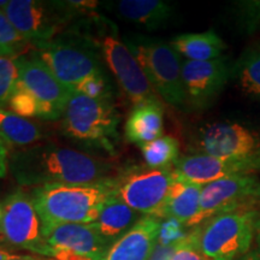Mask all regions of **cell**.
<instances>
[{"label":"cell","instance_id":"cell-26","mask_svg":"<svg viewBox=\"0 0 260 260\" xmlns=\"http://www.w3.org/2000/svg\"><path fill=\"white\" fill-rule=\"evenodd\" d=\"M8 105L10 111L16 115L24 117V118H41L46 121H56L58 117L47 109L46 106L42 105L35 96H32L28 90L23 87L16 83V87L10 96Z\"/></svg>","mask_w":260,"mask_h":260},{"label":"cell","instance_id":"cell-32","mask_svg":"<svg viewBox=\"0 0 260 260\" xmlns=\"http://www.w3.org/2000/svg\"><path fill=\"white\" fill-rule=\"evenodd\" d=\"M170 260H210L201 252L193 229L175 246Z\"/></svg>","mask_w":260,"mask_h":260},{"label":"cell","instance_id":"cell-36","mask_svg":"<svg viewBox=\"0 0 260 260\" xmlns=\"http://www.w3.org/2000/svg\"><path fill=\"white\" fill-rule=\"evenodd\" d=\"M239 260H259V259H258V254H256V251H253V252L247 253L246 255H243L242 258H240Z\"/></svg>","mask_w":260,"mask_h":260},{"label":"cell","instance_id":"cell-18","mask_svg":"<svg viewBox=\"0 0 260 260\" xmlns=\"http://www.w3.org/2000/svg\"><path fill=\"white\" fill-rule=\"evenodd\" d=\"M164 134V109L161 102H151L133 107L124 125L125 139L144 145Z\"/></svg>","mask_w":260,"mask_h":260},{"label":"cell","instance_id":"cell-14","mask_svg":"<svg viewBox=\"0 0 260 260\" xmlns=\"http://www.w3.org/2000/svg\"><path fill=\"white\" fill-rule=\"evenodd\" d=\"M44 237L54 260H100L111 247L90 224H59Z\"/></svg>","mask_w":260,"mask_h":260},{"label":"cell","instance_id":"cell-8","mask_svg":"<svg viewBox=\"0 0 260 260\" xmlns=\"http://www.w3.org/2000/svg\"><path fill=\"white\" fill-rule=\"evenodd\" d=\"M0 230L10 245L51 256L34 201L25 191L16 190L6 198Z\"/></svg>","mask_w":260,"mask_h":260},{"label":"cell","instance_id":"cell-38","mask_svg":"<svg viewBox=\"0 0 260 260\" xmlns=\"http://www.w3.org/2000/svg\"><path fill=\"white\" fill-rule=\"evenodd\" d=\"M256 246H258V249H256V254H258V259L260 260V230L256 234Z\"/></svg>","mask_w":260,"mask_h":260},{"label":"cell","instance_id":"cell-15","mask_svg":"<svg viewBox=\"0 0 260 260\" xmlns=\"http://www.w3.org/2000/svg\"><path fill=\"white\" fill-rule=\"evenodd\" d=\"M232 67L225 58L209 61L186 60L182 63V79L187 105L204 110L212 105L225 88Z\"/></svg>","mask_w":260,"mask_h":260},{"label":"cell","instance_id":"cell-6","mask_svg":"<svg viewBox=\"0 0 260 260\" xmlns=\"http://www.w3.org/2000/svg\"><path fill=\"white\" fill-rule=\"evenodd\" d=\"M174 181L172 167L129 169L115 178V195L139 213L162 219Z\"/></svg>","mask_w":260,"mask_h":260},{"label":"cell","instance_id":"cell-21","mask_svg":"<svg viewBox=\"0 0 260 260\" xmlns=\"http://www.w3.org/2000/svg\"><path fill=\"white\" fill-rule=\"evenodd\" d=\"M116 10L122 17L148 30L164 27L174 14L172 6L160 0H122Z\"/></svg>","mask_w":260,"mask_h":260},{"label":"cell","instance_id":"cell-24","mask_svg":"<svg viewBox=\"0 0 260 260\" xmlns=\"http://www.w3.org/2000/svg\"><path fill=\"white\" fill-rule=\"evenodd\" d=\"M232 74L243 93L260 100V42L243 52L232 68Z\"/></svg>","mask_w":260,"mask_h":260},{"label":"cell","instance_id":"cell-23","mask_svg":"<svg viewBox=\"0 0 260 260\" xmlns=\"http://www.w3.org/2000/svg\"><path fill=\"white\" fill-rule=\"evenodd\" d=\"M0 136L10 147L27 148L44 139L38 123L0 107Z\"/></svg>","mask_w":260,"mask_h":260},{"label":"cell","instance_id":"cell-25","mask_svg":"<svg viewBox=\"0 0 260 260\" xmlns=\"http://www.w3.org/2000/svg\"><path fill=\"white\" fill-rule=\"evenodd\" d=\"M140 148L146 164L151 169L171 168L180 154V142L171 135H162L154 141L140 145Z\"/></svg>","mask_w":260,"mask_h":260},{"label":"cell","instance_id":"cell-39","mask_svg":"<svg viewBox=\"0 0 260 260\" xmlns=\"http://www.w3.org/2000/svg\"><path fill=\"white\" fill-rule=\"evenodd\" d=\"M256 203L260 204V182H259V187H258V191H256Z\"/></svg>","mask_w":260,"mask_h":260},{"label":"cell","instance_id":"cell-30","mask_svg":"<svg viewBox=\"0 0 260 260\" xmlns=\"http://www.w3.org/2000/svg\"><path fill=\"white\" fill-rule=\"evenodd\" d=\"M187 226L175 218L160 219L157 245L162 247H175L188 235Z\"/></svg>","mask_w":260,"mask_h":260},{"label":"cell","instance_id":"cell-16","mask_svg":"<svg viewBox=\"0 0 260 260\" xmlns=\"http://www.w3.org/2000/svg\"><path fill=\"white\" fill-rule=\"evenodd\" d=\"M16 63L19 86L60 118L74 89L60 82L50 68L34 53L30 57L19 56Z\"/></svg>","mask_w":260,"mask_h":260},{"label":"cell","instance_id":"cell-1","mask_svg":"<svg viewBox=\"0 0 260 260\" xmlns=\"http://www.w3.org/2000/svg\"><path fill=\"white\" fill-rule=\"evenodd\" d=\"M10 167L16 181L25 187L53 183L89 184L115 177L111 162L56 144L19 149L10 159Z\"/></svg>","mask_w":260,"mask_h":260},{"label":"cell","instance_id":"cell-12","mask_svg":"<svg viewBox=\"0 0 260 260\" xmlns=\"http://www.w3.org/2000/svg\"><path fill=\"white\" fill-rule=\"evenodd\" d=\"M98 44L102 47L107 67L133 105L160 102L136 58L116 34L104 35L98 40Z\"/></svg>","mask_w":260,"mask_h":260},{"label":"cell","instance_id":"cell-40","mask_svg":"<svg viewBox=\"0 0 260 260\" xmlns=\"http://www.w3.org/2000/svg\"><path fill=\"white\" fill-rule=\"evenodd\" d=\"M2 219H3V207L0 206V224H2Z\"/></svg>","mask_w":260,"mask_h":260},{"label":"cell","instance_id":"cell-2","mask_svg":"<svg viewBox=\"0 0 260 260\" xmlns=\"http://www.w3.org/2000/svg\"><path fill=\"white\" fill-rule=\"evenodd\" d=\"M115 178L89 184H44L34 187L31 199L42 234L59 224H92L107 199L115 195Z\"/></svg>","mask_w":260,"mask_h":260},{"label":"cell","instance_id":"cell-35","mask_svg":"<svg viewBox=\"0 0 260 260\" xmlns=\"http://www.w3.org/2000/svg\"><path fill=\"white\" fill-rule=\"evenodd\" d=\"M8 260H42V259L34 258V256H29V255H12L11 258Z\"/></svg>","mask_w":260,"mask_h":260},{"label":"cell","instance_id":"cell-20","mask_svg":"<svg viewBox=\"0 0 260 260\" xmlns=\"http://www.w3.org/2000/svg\"><path fill=\"white\" fill-rule=\"evenodd\" d=\"M170 45L178 54L194 61L218 59L226 48L225 42L214 30L181 34L172 39Z\"/></svg>","mask_w":260,"mask_h":260},{"label":"cell","instance_id":"cell-17","mask_svg":"<svg viewBox=\"0 0 260 260\" xmlns=\"http://www.w3.org/2000/svg\"><path fill=\"white\" fill-rule=\"evenodd\" d=\"M159 226L160 219L144 216L100 260H149L157 246Z\"/></svg>","mask_w":260,"mask_h":260},{"label":"cell","instance_id":"cell-27","mask_svg":"<svg viewBox=\"0 0 260 260\" xmlns=\"http://www.w3.org/2000/svg\"><path fill=\"white\" fill-rule=\"evenodd\" d=\"M236 27L242 34L253 35L260 29V0H240L233 9Z\"/></svg>","mask_w":260,"mask_h":260},{"label":"cell","instance_id":"cell-34","mask_svg":"<svg viewBox=\"0 0 260 260\" xmlns=\"http://www.w3.org/2000/svg\"><path fill=\"white\" fill-rule=\"evenodd\" d=\"M175 247H162L157 245L149 260H170Z\"/></svg>","mask_w":260,"mask_h":260},{"label":"cell","instance_id":"cell-9","mask_svg":"<svg viewBox=\"0 0 260 260\" xmlns=\"http://www.w3.org/2000/svg\"><path fill=\"white\" fill-rule=\"evenodd\" d=\"M35 46V56L50 68L60 82L73 89L87 77L103 73L99 59L86 44L51 40Z\"/></svg>","mask_w":260,"mask_h":260},{"label":"cell","instance_id":"cell-33","mask_svg":"<svg viewBox=\"0 0 260 260\" xmlns=\"http://www.w3.org/2000/svg\"><path fill=\"white\" fill-rule=\"evenodd\" d=\"M10 146L0 136V178H4L8 174L10 165Z\"/></svg>","mask_w":260,"mask_h":260},{"label":"cell","instance_id":"cell-13","mask_svg":"<svg viewBox=\"0 0 260 260\" xmlns=\"http://www.w3.org/2000/svg\"><path fill=\"white\" fill-rule=\"evenodd\" d=\"M260 171V154L247 158H216L206 154L178 157L172 165L175 180L205 186L211 182L236 175Z\"/></svg>","mask_w":260,"mask_h":260},{"label":"cell","instance_id":"cell-19","mask_svg":"<svg viewBox=\"0 0 260 260\" xmlns=\"http://www.w3.org/2000/svg\"><path fill=\"white\" fill-rule=\"evenodd\" d=\"M141 218V213L129 207L116 195H112L105 201L96 220L90 225L107 243L112 245L128 233Z\"/></svg>","mask_w":260,"mask_h":260},{"label":"cell","instance_id":"cell-31","mask_svg":"<svg viewBox=\"0 0 260 260\" xmlns=\"http://www.w3.org/2000/svg\"><path fill=\"white\" fill-rule=\"evenodd\" d=\"M75 92H79L92 99L110 100V84L103 73L87 77L74 88Z\"/></svg>","mask_w":260,"mask_h":260},{"label":"cell","instance_id":"cell-5","mask_svg":"<svg viewBox=\"0 0 260 260\" xmlns=\"http://www.w3.org/2000/svg\"><path fill=\"white\" fill-rule=\"evenodd\" d=\"M61 128L65 135L106 151H113L118 116L110 100L92 99L73 92L63 112Z\"/></svg>","mask_w":260,"mask_h":260},{"label":"cell","instance_id":"cell-22","mask_svg":"<svg viewBox=\"0 0 260 260\" xmlns=\"http://www.w3.org/2000/svg\"><path fill=\"white\" fill-rule=\"evenodd\" d=\"M201 189L199 184L175 180L169 190L164 218H175L189 226L199 213Z\"/></svg>","mask_w":260,"mask_h":260},{"label":"cell","instance_id":"cell-37","mask_svg":"<svg viewBox=\"0 0 260 260\" xmlns=\"http://www.w3.org/2000/svg\"><path fill=\"white\" fill-rule=\"evenodd\" d=\"M11 256H12L11 253H9L8 251H6V249L0 247V260H8V259L11 258Z\"/></svg>","mask_w":260,"mask_h":260},{"label":"cell","instance_id":"cell-28","mask_svg":"<svg viewBox=\"0 0 260 260\" xmlns=\"http://www.w3.org/2000/svg\"><path fill=\"white\" fill-rule=\"evenodd\" d=\"M27 44L28 41L19 35L9 21L4 10L0 9V54L18 58Z\"/></svg>","mask_w":260,"mask_h":260},{"label":"cell","instance_id":"cell-10","mask_svg":"<svg viewBox=\"0 0 260 260\" xmlns=\"http://www.w3.org/2000/svg\"><path fill=\"white\" fill-rule=\"evenodd\" d=\"M259 182L254 174H249L220 178L205 184L201 189L199 213L188 229L200 225L217 214L251 207L256 203Z\"/></svg>","mask_w":260,"mask_h":260},{"label":"cell","instance_id":"cell-3","mask_svg":"<svg viewBox=\"0 0 260 260\" xmlns=\"http://www.w3.org/2000/svg\"><path fill=\"white\" fill-rule=\"evenodd\" d=\"M259 217L252 207H241L205 220L193 228L199 248L210 260H239L259 232Z\"/></svg>","mask_w":260,"mask_h":260},{"label":"cell","instance_id":"cell-29","mask_svg":"<svg viewBox=\"0 0 260 260\" xmlns=\"http://www.w3.org/2000/svg\"><path fill=\"white\" fill-rule=\"evenodd\" d=\"M17 58L0 54V107L8 104L18 80Z\"/></svg>","mask_w":260,"mask_h":260},{"label":"cell","instance_id":"cell-7","mask_svg":"<svg viewBox=\"0 0 260 260\" xmlns=\"http://www.w3.org/2000/svg\"><path fill=\"white\" fill-rule=\"evenodd\" d=\"M69 4L37 0H11L4 9L14 28L25 41L41 44L53 40L73 15Z\"/></svg>","mask_w":260,"mask_h":260},{"label":"cell","instance_id":"cell-11","mask_svg":"<svg viewBox=\"0 0 260 260\" xmlns=\"http://www.w3.org/2000/svg\"><path fill=\"white\" fill-rule=\"evenodd\" d=\"M191 151L216 158L253 157L260 154V136L239 123H211L198 130Z\"/></svg>","mask_w":260,"mask_h":260},{"label":"cell","instance_id":"cell-4","mask_svg":"<svg viewBox=\"0 0 260 260\" xmlns=\"http://www.w3.org/2000/svg\"><path fill=\"white\" fill-rule=\"evenodd\" d=\"M125 45L158 96L176 109L187 106L181 58L171 45L145 37L125 38Z\"/></svg>","mask_w":260,"mask_h":260}]
</instances>
